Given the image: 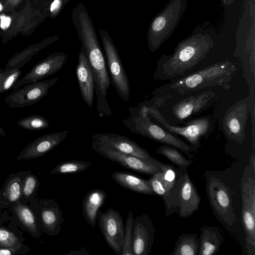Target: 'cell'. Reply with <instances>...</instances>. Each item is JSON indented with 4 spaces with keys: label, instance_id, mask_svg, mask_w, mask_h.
<instances>
[{
    "label": "cell",
    "instance_id": "obj_22",
    "mask_svg": "<svg viewBox=\"0 0 255 255\" xmlns=\"http://www.w3.org/2000/svg\"><path fill=\"white\" fill-rule=\"evenodd\" d=\"M198 255H216L223 242V236L216 227L203 226L201 229Z\"/></svg>",
    "mask_w": 255,
    "mask_h": 255
},
{
    "label": "cell",
    "instance_id": "obj_35",
    "mask_svg": "<svg viewBox=\"0 0 255 255\" xmlns=\"http://www.w3.org/2000/svg\"><path fill=\"white\" fill-rule=\"evenodd\" d=\"M165 19L163 17L159 16L155 19L152 24V29L154 31H159L165 25Z\"/></svg>",
    "mask_w": 255,
    "mask_h": 255
},
{
    "label": "cell",
    "instance_id": "obj_27",
    "mask_svg": "<svg viewBox=\"0 0 255 255\" xmlns=\"http://www.w3.org/2000/svg\"><path fill=\"white\" fill-rule=\"evenodd\" d=\"M156 153L166 157L182 171H188L192 163L191 159L186 158L178 149L169 145H163L160 146L156 150Z\"/></svg>",
    "mask_w": 255,
    "mask_h": 255
},
{
    "label": "cell",
    "instance_id": "obj_24",
    "mask_svg": "<svg viewBox=\"0 0 255 255\" xmlns=\"http://www.w3.org/2000/svg\"><path fill=\"white\" fill-rule=\"evenodd\" d=\"M199 240L197 234H182L177 239L171 255H198Z\"/></svg>",
    "mask_w": 255,
    "mask_h": 255
},
{
    "label": "cell",
    "instance_id": "obj_34",
    "mask_svg": "<svg viewBox=\"0 0 255 255\" xmlns=\"http://www.w3.org/2000/svg\"><path fill=\"white\" fill-rule=\"evenodd\" d=\"M71 0H53L50 6L52 15H57Z\"/></svg>",
    "mask_w": 255,
    "mask_h": 255
},
{
    "label": "cell",
    "instance_id": "obj_20",
    "mask_svg": "<svg viewBox=\"0 0 255 255\" xmlns=\"http://www.w3.org/2000/svg\"><path fill=\"white\" fill-rule=\"evenodd\" d=\"M215 96L214 92L206 91L186 98L172 107V113L176 119L183 121L206 108Z\"/></svg>",
    "mask_w": 255,
    "mask_h": 255
},
{
    "label": "cell",
    "instance_id": "obj_31",
    "mask_svg": "<svg viewBox=\"0 0 255 255\" xmlns=\"http://www.w3.org/2000/svg\"><path fill=\"white\" fill-rule=\"evenodd\" d=\"M20 68H14L6 73L0 83V94L9 90L21 75Z\"/></svg>",
    "mask_w": 255,
    "mask_h": 255
},
{
    "label": "cell",
    "instance_id": "obj_25",
    "mask_svg": "<svg viewBox=\"0 0 255 255\" xmlns=\"http://www.w3.org/2000/svg\"><path fill=\"white\" fill-rule=\"evenodd\" d=\"M16 214L24 227L34 237L38 238L41 229L36 215L31 210L22 204L17 203L14 207Z\"/></svg>",
    "mask_w": 255,
    "mask_h": 255
},
{
    "label": "cell",
    "instance_id": "obj_7",
    "mask_svg": "<svg viewBox=\"0 0 255 255\" xmlns=\"http://www.w3.org/2000/svg\"><path fill=\"white\" fill-rule=\"evenodd\" d=\"M141 105L143 106L147 114L156 120L166 130L174 135L182 136L191 145L197 148L201 145V138L209 131L211 121L207 117L192 120L185 126L176 127L170 125L156 106Z\"/></svg>",
    "mask_w": 255,
    "mask_h": 255
},
{
    "label": "cell",
    "instance_id": "obj_19",
    "mask_svg": "<svg viewBox=\"0 0 255 255\" xmlns=\"http://www.w3.org/2000/svg\"><path fill=\"white\" fill-rule=\"evenodd\" d=\"M76 73L82 98L88 107L92 108L95 91L94 79L87 57L82 47L79 53Z\"/></svg>",
    "mask_w": 255,
    "mask_h": 255
},
{
    "label": "cell",
    "instance_id": "obj_15",
    "mask_svg": "<svg viewBox=\"0 0 255 255\" xmlns=\"http://www.w3.org/2000/svg\"><path fill=\"white\" fill-rule=\"evenodd\" d=\"M177 181L178 214L181 218L188 217L196 211L201 202V197L196 187L190 180L187 171L179 169Z\"/></svg>",
    "mask_w": 255,
    "mask_h": 255
},
{
    "label": "cell",
    "instance_id": "obj_3",
    "mask_svg": "<svg viewBox=\"0 0 255 255\" xmlns=\"http://www.w3.org/2000/svg\"><path fill=\"white\" fill-rule=\"evenodd\" d=\"M128 112L129 116L123 122L132 132L174 147L191 159L193 157L192 152H198V148L153 123L140 104L137 107H129Z\"/></svg>",
    "mask_w": 255,
    "mask_h": 255
},
{
    "label": "cell",
    "instance_id": "obj_1",
    "mask_svg": "<svg viewBox=\"0 0 255 255\" xmlns=\"http://www.w3.org/2000/svg\"><path fill=\"white\" fill-rule=\"evenodd\" d=\"M71 15L94 77L98 115L100 118L111 116L112 112L107 99L111 80L94 23L83 3L73 8Z\"/></svg>",
    "mask_w": 255,
    "mask_h": 255
},
{
    "label": "cell",
    "instance_id": "obj_21",
    "mask_svg": "<svg viewBox=\"0 0 255 255\" xmlns=\"http://www.w3.org/2000/svg\"><path fill=\"white\" fill-rule=\"evenodd\" d=\"M106 197L107 194L104 191L95 189L89 191L83 198L82 214L87 224L92 228L96 226L98 212Z\"/></svg>",
    "mask_w": 255,
    "mask_h": 255
},
{
    "label": "cell",
    "instance_id": "obj_9",
    "mask_svg": "<svg viewBox=\"0 0 255 255\" xmlns=\"http://www.w3.org/2000/svg\"><path fill=\"white\" fill-rule=\"evenodd\" d=\"M97 219L107 244L117 255H121L125 230L121 214L113 208H109L104 212L99 210Z\"/></svg>",
    "mask_w": 255,
    "mask_h": 255
},
{
    "label": "cell",
    "instance_id": "obj_39",
    "mask_svg": "<svg viewBox=\"0 0 255 255\" xmlns=\"http://www.w3.org/2000/svg\"><path fill=\"white\" fill-rule=\"evenodd\" d=\"M249 165L255 172V155L254 153L250 156Z\"/></svg>",
    "mask_w": 255,
    "mask_h": 255
},
{
    "label": "cell",
    "instance_id": "obj_26",
    "mask_svg": "<svg viewBox=\"0 0 255 255\" xmlns=\"http://www.w3.org/2000/svg\"><path fill=\"white\" fill-rule=\"evenodd\" d=\"M23 180L20 176L16 175L7 178L0 199L7 204L13 203L19 200L22 196Z\"/></svg>",
    "mask_w": 255,
    "mask_h": 255
},
{
    "label": "cell",
    "instance_id": "obj_10",
    "mask_svg": "<svg viewBox=\"0 0 255 255\" xmlns=\"http://www.w3.org/2000/svg\"><path fill=\"white\" fill-rule=\"evenodd\" d=\"M58 80V78L56 77L25 84L14 90L4 101L9 109L32 106L45 97Z\"/></svg>",
    "mask_w": 255,
    "mask_h": 255
},
{
    "label": "cell",
    "instance_id": "obj_33",
    "mask_svg": "<svg viewBox=\"0 0 255 255\" xmlns=\"http://www.w3.org/2000/svg\"><path fill=\"white\" fill-rule=\"evenodd\" d=\"M38 184L36 176L32 174L26 176L23 180L22 196L27 199L29 198L35 192Z\"/></svg>",
    "mask_w": 255,
    "mask_h": 255
},
{
    "label": "cell",
    "instance_id": "obj_12",
    "mask_svg": "<svg viewBox=\"0 0 255 255\" xmlns=\"http://www.w3.org/2000/svg\"><path fill=\"white\" fill-rule=\"evenodd\" d=\"M66 53L56 52L34 64L20 80L12 85L11 89L16 90L22 86L40 81L42 79L59 71L66 62Z\"/></svg>",
    "mask_w": 255,
    "mask_h": 255
},
{
    "label": "cell",
    "instance_id": "obj_2",
    "mask_svg": "<svg viewBox=\"0 0 255 255\" xmlns=\"http://www.w3.org/2000/svg\"><path fill=\"white\" fill-rule=\"evenodd\" d=\"M237 70L236 64L231 61L218 62L171 81L167 88L179 95L209 87L220 86L229 89L231 87L229 83Z\"/></svg>",
    "mask_w": 255,
    "mask_h": 255
},
{
    "label": "cell",
    "instance_id": "obj_29",
    "mask_svg": "<svg viewBox=\"0 0 255 255\" xmlns=\"http://www.w3.org/2000/svg\"><path fill=\"white\" fill-rule=\"evenodd\" d=\"M17 125L27 130H37L47 128L49 126L45 117L39 115H32L18 120Z\"/></svg>",
    "mask_w": 255,
    "mask_h": 255
},
{
    "label": "cell",
    "instance_id": "obj_40",
    "mask_svg": "<svg viewBox=\"0 0 255 255\" xmlns=\"http://www.w3.org/2000/svg\"><path fill=\"white\" fill-rule=\"evenodd\" d=\"M5 73L6 71H5L4 70L0 69V83L2 79L3 78V76H4Z\"/></svg>",
    "mask_w": 255,
    "mask_h": 255
},
{
    "label": "cell",
    "instance_id": "obj_5",
    "mask_svg": "<svg viewBox=\"0 0 255 255\" xmlns=\"http://www.w3.org/2000/svg\"><path fill=\"white\" fill-rule=\"evenodd\" d=\"M206 192L211 208L218 220L227 229L237 222L230 188L219 178L206 177Z\"/></svg>",
    "mask_w": 255,
    "mask_h": 255
},
{
    "label": "cell",
    "instance_id": "obj_4",
    "mask_svg": "<svg viewBox=\"0 0 255 255\" xmlns=\"http://www.w3.org/2000/svg\"><path fill=\"white\" fill-rule=\"evenodd\" d=\"M242 217L248 255H255V172L248 165L241 181Z\"/></svg>",
    "mask_w": 255,
    "mask_h": 255
},
{
    "label": "cell",
    "instance_id": "obj_6",
    "mask_svg": "<svg viewBox=\"0 0 255 255\" xmlns=\"http://www.w3.org/2000/svg\"><path fill=\"white\" fill-rule=\"evenodd\" d=\"M99 33L107 60L111 83L120 98L127 103L130 97V85L118 50L106 30L100 29Z\"/></svg>",
    "mask_w": 255,
    "mask_h": 255
},
{
    "label": "cell",
    "instance_id": "obj_30",
    "mask_svg": "<svg viewBox=\"0 0 255 255\" xmlns=\"http://www.w3.org/2000/svg\"><path fill=\"white\" fill-rule=\"evenodd\" d=\"M133 220V213L130 210L128 211L126 221L122 255H133L132 252V240Z\"/></svg>",
    "mask_w": 255,
    "mask_h": 255
},
{
    "label": "cell",
    "instance_id": "obj_16",
    "mask_svg": "<svg viewBox=\"0 0 255 255\" xmlns=\"http://www.w3.org/2000/svg\"><path fill=\"white\" fill-rule=\"evenodd\" d=\"M36 216L42 231L49 236L59 234L64 219L56 201L51 199L40 200Z\"/></svg>",
    "mask_w": 255,
    "mask_h": 255
},
{
    "label": "cell",
    "instance_id": "obj_28",
    "mask_svg": "<svg viewBox=\"0 0 255 255\" xmlns=\"http://www.w3.org/2000/svg\"><path fill=\"white\" fill-rule=\"evenodd\" d=\"M92 164L91 162L78 160L63 161L54 167L51 173L60 175L77 173L87 169Z\"/></svg>",
    "mask_w": 255,
    "mask_h": 255
},
{
    "label": "cell",
    "instance_id": "obj_42",
    "mask_svg": "<svg viewBox=\"0 0 255 255\" xmlns=\"http://www.w3.org/2000/svg\"><path fill=\"white\" fill-rule=\"evenodd\" d=\"M2 5H1V4L0 3V11L2 10Z\"/></svg>",
    "mask_w": 255,
    "mask_h": 255
},
{
    "label": "cell",
    "instance_id": "obj_37",
    "mask_svg": "<svg viewBox=\"0 0 255 255\" xmlns=\"http://www.w3.org/2000/svg\"><path fill=\"white\" fill-rule=\"evenodd\" d=\"M0 27L2 29H7L9 27V26L10 24V22H11L10 18L8 16H6L3 14H1L0 16Z\"/></svg>",
    "mask_w": 255,
    "mask_h": 255
},
{
    "label": "cell",
    "instance_id": "obj_38",
    "mask_svg": "<svg viewBox=\"0 0 255 255\" xmlns=\"http://www.w3.org/2000/svg\"><path fill=\"white\" fill-rule=\"evenodd\" d=\"M66 255H89V252L84 247L79 250H72L65 254Z\"/></svg>",
    "mask_w": 255,
    "mask_h": 255
},
{
    "label": "cell",
    "instance_id": "obj_32",
    "mask_svg": "<svg viewBox=\"0 0 255 255\" xmlns=\"http://www.w3.org/2000/svg\"><path fill=\"white\" fill-rule=\"evenodd\" d=\"M0 247L22 248L18 238L12 233L0 228Z\"/></svg>",
    "mask_w": 255,
    "mask_h": 255
},
{
    "label": "cell",
    "instance_id": "obj_41",
    "mask_svg": "<svg viewBox=\"0 0 255 255\" xmlns=\"http://www.w3.org/2000/svg\"><path fill=\"white\" fill-rule=\"evenodd\" d=\"M5 135V132L0 125V136H4Z\"/></svg>",
    "mask_w": 255,
    "mask_h": 255
},
{
    "label": "cell",
    "instance_id": "obj_14",
    "mask_svg": "<svg viewBox=\"0 0 255 255\" xmlns=\"http://www.w3.org/2000/svg\"><path fill=\"white\" fill-rule=\"evenodd\" d=\"M156 232L151 219L146 214L137 216L133 222V255H148L152 249Z\"/></svg>",
    "mask_w": 255,
    "mask_h": 255
},
{
    "label": "cell",
    "instance_id": "obj_17",
    "mask_svg": "<svg viewBox=\"0 0 255 255\" xmlns=\"http://www.w3.org/2000/svg\"><path fill=\"white\" fill-rule=\"evenodd\" d=\"M69 133L68 130L48 133L29 143L16 157L18 160L33 159L42 156L62 142Z\"/></svg>",
    "mask_w": 255,
    "mask_h": 255
},
{
    "label": "cell",
    "instance_id": "obj_18",
    "mask_svg": "<svg viewBox=\"0 0 255 255\" xmlns=\"http://www.w3.org/2000/svg\"><path fill=\"white\" fill-rule=\"evenodd\" d=\"M162 173V182L165 194L162 199L166 210L165 215L168 216L178 210L177 181L179 177V169L170 164L160 162Z\"/></svg>",
    "mask_w": 255,
    "mask_h": 255
},
{
    "label": "cell",
    "instance_id": "obj_11",
    "mask_svg": "<svg viewBox=\"0 0 255 255\" xmlns=\"http://www.w3.org/2000/svg\"><path fill=\"white\" fill-rule=\"evenodd\" d=\"M91 147L95 151L109 160L136 172L152 175L161 171L159 165L137 156L121 152L92 140Z\"/></svg>",
    "mask_w": 255,
    "mask_h": 255
},
{
    "label": "cell",
    "instance_id": "obj_23",
    "mask_svg": "<svg viewBox=\"0 0 255 255\" xmlns=\"http://www.w3.org/2000/svg\"><path fill=\"white\" fill-rule=\"evenodd\" d=\"M112 177L117 184L125 188L141 194L150 195L154 194L148 180L122 171L113 172Z\"/></svg>",
    "mask_w": 255,
    "mask_h": 255
},
{
    "label": "cell",
    "instance_id": "obj_13",
    "mask_svg": "<svg viewBox=\"0 0 255 255\" xmlns=\"http://www.w3.org/2000/svg\"><path fill=\"white\" fill-rule=\"evenodd\" d=\"M92 140L159 165L160 161L153 158L147 151L127 136L111 132L97 133L92 136Z\"/></svg>",
    "mask_w": 255,
    "mask_h": 255
},
{
    "label": "cell",
    "instance_id": "obj_8",
    "mask_svg": "<svg viewBox=\"0 0 255 255\" xmlns=\"http://www.w3.org/2000/svg\"><path fill=\"white\" fill-rule=\"evenodd\" d=\"M251 106V98L248 97L235 103L226 111L223 127L230 139L240 143L245 139V128Z\"/></svg>",
    "mask_w": 255,
    "mask_h": 255
},
{
    "label": "cell",
    "instance_id": "obj_36",
    "mask_svg": "<svg viewBox=\"0 0 255 255\" xmlns=\"http://www.w3.org/2000/svg\"><path fill=\"white\" fill-rule=\"evenodd\" d=\"M21 251H23L22 248H8L0 247V255H18Z\"/></svg>",
    "mask_w": 255,
    "mask_h": 255
}]
</instances>
